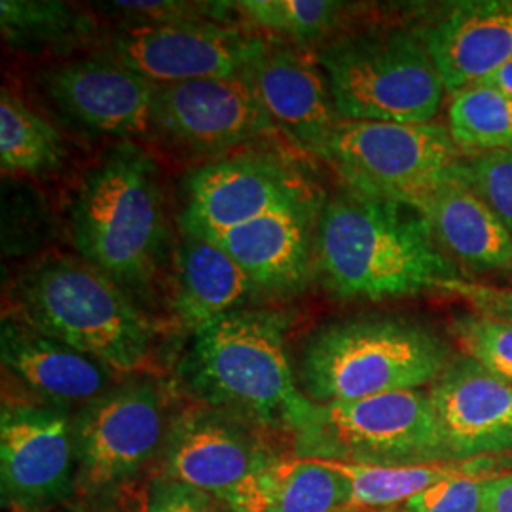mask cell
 Wrapping results in <instances>:
<instances>
[{
	"instance_id": "6da1fadb",
	"label": "cell",
	"mask_w": 512,
	"mask_h": 512,
	"mask_svg": "<svg viewBox=\"0 0 512 512\" xmlns=\"http://www.w3.org/2000/svg\"><path fill=\"white\" fill-rule=\"evenodd\" d=\"M315 260L327 289L342 300L442 293L465 279L416 207L353 190L325 205Z\"/></svg>"
},
{
	"instance_id": "7a4b0ae2",
	"label": "cell",
	"mask_w": 512,
	"mask_h": 512,
	"mask_svg": "<svg viewBox=\"0 0 512 512\" xmlns=\"http://www.w3.org/2000/svg\"><path fill=\"white\" fill-rule=\"evenodd\" d=\"M283 313L238 310L192 332L179 365L184 389L260 431L298 437L317 406L298 387L287 349Z\"/></svg>"
},
{
	"instance_id": "3957f363",
	"label": "cell",
	"mask_w": 512,
	"mask_h": 512,
	"mask_svg": "<svg viewBox=\"0 0 512 512\" xmlns=\"http://www.w3.org/2000/svg\"><path fill=\"white\" fill-rule=\"evenodd\" d=\"M21 321L105 363L116 374L147 365L154 327L124 287L84 258L38 260L16 285Z\"/></svg>"
},
{
	"instance_id": "277c9868",
	"label": "cell",
	"mask_w": 512,
	"mask_h": 512,
	"mask_svg": "<svg viewBox=\"0 0 512 512\" xmlns=\"http://www.w3.org/2000/svg\"><path fill=\"white\" fill-rule=\"evenodd\" d=\"M452 342L406 317H355L313 332L300 361L315 404L348 403L437 382L454 359Z\"/></svg>"
},
{
	"instance_id": "5b68a950",
	"label": "cell",
	"mask_w": 512,
	"mask_h": 512,
	"mask_svg": "<svg viewBox=\"0 0 512 512\" xmlns=\"http://www.w3.org/2000/svg\"><path fill=\"white\" fill-rule=\"evenodd\" d=\"M80 256L120 287H145L164 251L165 217L156 167L145 150H110L80 184L71 213Z\"/></svg>"
},
{
	"instance_id": "8992f818",
	"label": "cell",
	"mask_w": 512,
	"mask_h": 512,
	"mask_svg": "<svg viewBox=\"0 0 512 512\" xmlns=\"http://www.w3.org/2000/svg\"><path fill=\"white\" fill-rule=\"evenodd\" d=\"M315 57L342 120L429 124L448 93L418 31L378 27L342 35Z\"/></svg>"
},
{
	"instance_id": "52a82bcc",
	"label": "cell",
	"mask_w": 512,
	"mask_h": 512,
	"mask_svg": "<svg viewBox=\"0 0 512 512\" xmlns=\"http://www.w3.org/2000/svg\"><path fill=\"white\" fill-rule=\"evenodd\" d=\"M294 450L300 458L378 467L454 463L429 389L319 404L310 425L294 437Z\"/></svg>"
},
{
	"instance_id": "ba28073f",
	"label": "cell",
	"mask_w": 512,
	"mask_h": 512,
	"mask_svg": "<svg viewBox=\"0 0 512 512\" xmlns=\"http://www.w3.org/2000/svg\"><path fill=\"white\" fill-rule=\"evenodd\" d=\"M321 158L336 169L349 190L416 207L454 173L463 154L448 126L439 122L342 120Z\"/></svg>"
},
{
	"instance_id": "9c48e42d",
	"label": "cell",
	"mask_w": 512,
	"mask_h": 512,
	"mask_svg": "<svg viewBox=\"0 0 512 512\" xmlns=\"http://www.w3.org/2000/svg\"><path fill=\"white\" fill-rule=\"evenodd\" d=\"M167 427L164 391L145 378L114 385L76 410V495L122 494L160 459Z\"/></svg>"
},
{
	"instance_id": "30bf717a",
	"label": "cell",
	"mask_w": 512,
	"mask_h": 512,
	"mask_svg": "<svg viewBox=\"0 0 512 512\" xmlns=\"http://www.w3.org/2000/svg\"><path fill=\"white\" fill-rule=\"evenodd\" d=\"M73 416L46 404L4 399L0 495L10 512H52L76 495Z\"/></svg>"
},
{
	"instance_id": "8fae6325",
	"label": "cell",
	"mask_w": 512,
	"mask_h": 512,
	"mask_svg": "<svg viewBox=\"0 0 512 512\" xmlns=\"http://www.w3.org/2000/svg\"><path fill=\"white\" fill-rule=\"evenodd\" d=\"M266 48L220 21L131 23L110 40L107 57L160 88L241 76Z\"/></svg>"
},
{
	"instance_id": "7c38bea8",
	"label": "cell",
	"mask_w": 512,
	"mask_h": 512,
	"mask_svg": "<svg viewBox=\"0 0 512 512\" xmlns=\"http://www.w3.org/2000/svg\"><path fill=\"white\" fill-rule=\"evenodd\" d=\"M315 202L310 184L293 169L270 158H234L190 175L181 226L184 234L205 238Z\"/></svg>"
},
{
	"instance_id": "4fadbf2b",
	"label": "cell",
	"mask_w": 512,
	"mask_h": 512,
	"mask_svg": "<svg viewBox=\"0 0 512 512\" xmlns=\"http://www.w3.org/2000/svg\"><path fill=\"white\" fill-rule=\"evenodd\" d=\"M279 454L260 429L211 406H192L169 421L160 475L188 484L219 501Z\"/></svg>"
},
{
	"instance_id": "5bb4252c",
	"label": "cell",
	"mask_w": 512,
	"mask_h": 512,
	"mask_svg": "<svg viewBox=\"0 0 512 512\" xmlns=\"http://www.w3.org/2000/svg\"><path fill=\"white\" fill-rule=\"evenodd\" d=\"M154 126L202 154H222L275 131L243 74L160 86Z\"/></svg>"
},
{
	"instance_id": "9a60e30c",
	"label": "cell",
	"mask_w": 512,
	"mask_h": 512,
	"mask_svg": "<svg viewBox=\"0 0 512 512\" xmlns=\"http://www.w3.org/2000/svg\"><path fill=\"white\" fill-rule=\"evenodd\" d=\"M40 82L67 118L99 135L133 139L154 128L158 86L107 55L54 65Z\"/></svg>"
},
{
	"instance_id": "2e32d148",
	"label": "cell",
	"mask_w": 512,
	"mask_h": 512,
	"mask_svg": "<svg viewBox=\"0 0 512 512\" xmlns=\"http://www.w3.org/2000/svg\"><path fill=\"white\" fill-rule=\"evenodd\" d=\"M429 395L452 461L511 456V382L456 353Z\"/></svg>"
},
{
	"instance_id": "e0dca14e",
	"label": "cell",
	"mask_w": 512,
	"mask_h": 512,
	"mask_svg": "<svg viewBox=\"0 0 512 512\" xmlns=\"http://www.w3.org/2000/svg\"><path fill=\"white\" fill-rule=\"evenodd\" d=\"M243 76L275 131H281L294 147L321 158L342 118L317 57L287 48H266Z\"/></svg>"
},
{
	"instance_id": "ac0fdd59",
	"label": "cell",
	"mask_w": 512,
	"mask_h": 512,
	"mask_svg": "<svg viewBox=\"0 0 512 512\" xmlns=\"http://www.w3.org/2000/svg\"><path fill=\"white\" fill-rule=\"evenodd\" d=\"M4 372L29 395L27 401L71 412L107 393L112 368L90 355L16 319H4L0 329Z\"/></svg>"
},
{
	"instance_id": "d6986e66",
	"label": "cell",
	"mask_w": 512,
	"mask_h": 512,
	"mask_svg": "<svg viewBox=\"0 0 512 512\" xmlns=\"http://www.w3.org/2000/svg\"><path fill=\"white\" fill-rule=\"evenodd\" d=\"M448 95L480 84L512 59V0L446 4L418 29Z\"/></svg>"
},
{
	"instance_id": "ffe728a7",
	"label": "cell",
	"mask_w": 512,
	"mask_h": 512,
	"mask_svg": "<svg viewBox=\"0 0 512 512\" xmlns=\"http://www.w3.org/2000/svg\"><path fill=\"white\" fill-rule=\"evenodd\" d=\"M315 211L317 202L283 209L202 239L232 256L260 291L296 293L310 277Z\"/></svg>"
},
{
	"instance_id": "44dd1931",
	"label": "cell",
	"mask_w": 512,
	"mask_h": 512,
	"mask_svg": "<svg viewBox=\"0 0 512 512\" xmlns=\"http://www.w3.org/2000/svg\"><path fill=\"white\" fill-rule=\"evenodd\" d=\"M458 167V165H456ZM416 209L440 249L473 274L512 270V234L454 173L431 190Z\"/></svg>"
},
{
	"instance_id": "7402d4cb",
	"label": "cell",
	"mask_w": 512,
	"mask_h": 512,
	"mask_svg": "<svg viewBox=\"0 0 512 512\" xmlns=\"http://www.w3.org/2000/svg\"><path fill=\"white\" fill-rule=\"evenodd\" d=\"M219 501L228 512H348L349 484L332 461L277 456Z\"/></svg>"
},
{
	"instance_id": "603a6c76",
	"label": "cell",
	"mask_w": 512,
	"mask_h": 512,
	"mask_svg": "<svg viewBox=\"0 0 512 512\" xmlns=\"http://www.w3.org/2000/svg\"><path fill=\"white\" fill-rule=\"evenodd\" d=\"M184 236L177 255L173 311L186 329L196 332L222 315L243 310L260 289L215 243Z\"/></svg>"
},
{
	"instance_id": "cb8c5ba5",
	"label": "cell",
	"mask_w": 512,
	"mask_h": 512,
	"mask_svg": "<svg viewBox=\"0 0 512 512\" xmlns=\"http://www.w3.org/2000/svg\"><path fill=\"white\" fill-rule=\"evenodd\" d=\"M0 29L19 50H71L93 33V19L55 0H2Z\"/></svg>"
},
{
	"instance_id": "d4e9b609",
	"label": "cell",
	"mask_w": 512,
	"mask_h": 512,
	"mask_svg": "<svg viewBox=\"0 0 512 512\" xmlns=\"http://www.w3.org/2000/svg\"><path fill=\"white\" fill-rule=\"evenodd\" d=\"M65 156L54 126L19 101L8 88L0 92V165L4 173L42 175L57 169Z\"/></svg>"
},
{
	"instance_id": "484cf974",
	"label": "cell",
	"mask_w": 512,
	"mask_h": 512,
	"mask_svg": "<svg viewBox=\"0 0 512 512\" xmlns=\"http://www.w3.org/2000/svg\"><path fill=\"white\" fill-rule=\"evenodd\" d=\"M448 129L461 154L512 152V99L488 84L450 95Z\"/></svg>"
},
{
	"instance_id": "4316f807",
	"label": "cell",
	"mask_w": 512,
	"mask_h": 512,
	"mask_svg": "<svg viewBox=\"0 0 512 512\" xmlns=\"http://www.w3.org/2000/svg\"><path fill=\"white\" fill-rule=\"evenodd\" d=\"M234 8L256 27L298 42L329 37L348 10L332 0H243Z\"/></svg>"
},
{
	"instance_id": "83f0119b",
	"label": "cell",
	"mask_w": 512,
	"mask_h": 512,
	"mask_svg": "<svg viewBox=\"0 0 512 512\" xmlns=\"http://www.w3.org/2000/svg\"><path fill=\"white\" fill-rule=\"evenodd\" d=\"M461 355L512 384V321L482 313H463L450 325Z\"/></svg>"
},
{
	"instance_id": "f1b7e54d",
	"label": "cell",
	"mask_w": 512,
	"mask_h": 512,
	"mask_svg": "<svg viewBox=\"0 0 512 512\" xmlns=\"http://www.w3.org/2000/svg\"><path fill=\"white\" fill-rule=\"evenodd\" d=\"M456 173L512 234L511 150L463 154Z\"/></svg>"
},
{
	"instance_id": "f546056e",
	"label": "cell",
	"mask_w": 512,
	"mask_h": 512,
	"mask_svg": "<svg viewBox=\"0 0 512 512\" xmlns=\"http://www.w3.org/2000/svg\"><path fill=\"white\" fill-rule=\"evenodd\" d=\"M486 480V476L442 480L406 501L403 512H484Z\"/></svg>"
},
{
	"instance_id": "4dcf8cb0",
	"label": "cell",
	"mask_w": 512,
	"mask_h": 512,
	"mask_svg": "<svg viewBox=\"0 0 512 512\" xmlns=\"http://www.w3.org/2000/svg\"><path fill=\"white\" fill-rule=\"evenodd\" d=\"M226 4L219 2H129L116 0L112 8L133 18L131 23H183L220 21Z\"/></svg>"
},
{
	"instance_id": "1f68e13d",
	"label": "cell",
	"mask_w": 512,
	"mask_h": 512,
	"mask_svg": "<svg viewBox=\"0 0 512 512\" xmlns=\"http://www.w3.org/2000/svg\"><path fill=\"white\" fill-rule=\"evenodd\" d=\"M213 495L164 475L148 482L141 512H219Z\"/></svg>"
},
{
	"instance_id": "d6a6232c",
	"label": "cell",
	"mask_w": 512,
	"mask_h": 512,
	"mask_svg": "<svg viewBox=\"0 0 512 512\" xmlns=\"http://www.w3.org/2000/svg\"><path fill=\"white\" fill-rule=\"evenodd\" d=\"M442 294H454L461 298L475 313L501 317L512 321V287H495L461 279L448 285Z\"/></svg>"
},
{
	"instance_id": "836d02e7",
	"label": "cell",
	"mask_w": 512,
	"mask_h": 512,
	"mask_svg": "<svg viewBox=\"0 0 512 512\" xmlns=\"http://www.w3.org/2000/svg\"><path fill=\"white\" fill-rule=\"evenodd\" d=\"M52 512H135L122 494L74 495Z\"/></svg>"
},
{
	"instance_id": "e575fe53",
	"label": "cell",
	"mask_w": 512,
	"mask_h": 512,
	"mask_svg": "<svg viewBox=\"0 0 512 512\" xmlns=\"http://www.w3.org/2000/svg\"><path fill=\"white\" fill-rule=\"evenodd\" d=\"M484 512H512V471L486 480Z\"/></svg>"
},
{
	"instance_id": "d590c367",
	"label": "cell",
	"mask_w": 512,
	"mask_h": 512,
	"mask_svg": "<svg viewBox=\"0 0 512 512\" xmlns=\"http://www.w3.org/2000/svg\"><path fill=\"white\" fill-rule=\"evenodd\" d=\"M480 84L494 86L499 92L509 95L512 99V59L509 63H505L499 71H495V73L490 74L486 80H482Z\"/></svg>"
},
{
	"instance_id": "8d00e7d4",
	"label": "cell",
	"mask_w": 512,
	"mask_h": 512,
	"mask_svg": "<svg viewBox=\"0 0 512 512\" xmlns=\"http://www.w3.org/2000/svg\"><path fill=\"white\" fill-rule=\"evenodd\" d=\"M359 512H393V511H389V509H387V511H359Z\"/></svg>"
},
{
	"instance_id": "74e56055",
	"label": "cell",
	"mask_w": 512,
	"mask_h": 512,
	"mask_svg": "<svg viewBox=\"0 0 512 512\" xmlns=\"http://www.w3.org/2000/svg\"><path fill=\"white\" fill-rule=\"evenodd\" d=\"M220 512H228V511H226V509H224V507H222V511H220Z\"/></svg>"
}]
</instances>
